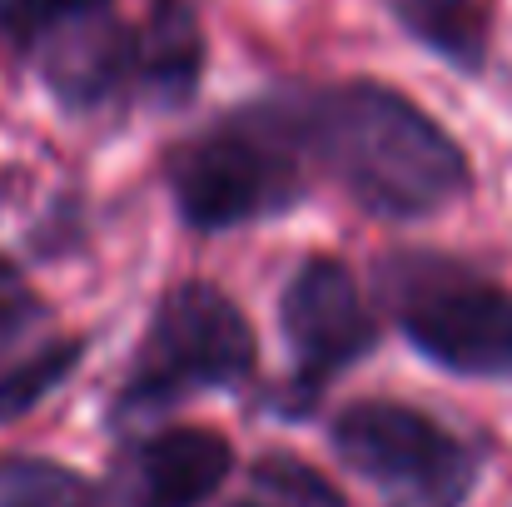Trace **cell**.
Masks as SVG:
<instances>
[{
    "label": "cell",
    "instance_id": "obj_14",
    "mask_svg": "<svg viewBox=\"0 0 512 507\" xmlns=\"http://www.w3.org/2000/svg\"><path fill=\"white\" fill-rule=\"evenodd\" d=\"M249 483L279 507H348L339 488L329 483V473H319L314 463H304L299 453H264L249 468Z\"/></svg>",
    "mask_w": 512,
    "mask_h": 507
},
{
    "label": "cell",
    "instance_id": "obj_5",
    "mask_svg": "<svg viewBox=\"0 0 512 507\" xmlns=\"http://www.w3.org/2000/svg\"><path fill=\"white\" fill-rule=\"evenodd\" d=\"M329 448L383 507H463L483 478V448L403 398H353L329 418Z\"/></svg>",
    "mask_w": 512,
    "mask_h": 507
},
{
    "label": "cell",
    "instance_id": "obj_12",
    "mask_svg": "<svg viewBox=\"0 0 512 507\" xmlns=\"http://www.w3.org/2000/svg\"><path fill=\"white\" fill-rule=\"evenodd\" d=\"M100 493L85 473L35 453H0V507H95Z\"/></svg>",
    "mask_w": 512,
    "mask_h": 507
},
{
    "label": "cell",
    "instance_id": "obj_8",
    "mask_svg": "<svg viewBox=\"0 0 512 507\" xmlns=\"http://www.w3.org/2000/svg\"><path fill=\"white\" fill-rule=\"evenodd\" d=\"M234 473V443L219 428L179 423L130 438L115 458L120 507H204Z\"/></svg>",
    "mask_w": 512,
    "mask_h": 507
},
{
    "label": "cell",
    "instance_id": "obj_1",
    "mask_svg": "<svg viewBox=\"0 0 512 507\" xmlns=\"http://www.w3.org/2000/svg\"><path fill=\"white\" fill-rule=\"evenodd\" d=\"M264 90L314 179H329L378 224H428L458 209L478 184L468 145L423 100L388 80L294 75Z\"/></svg>",
    "mask_w": 512,
    "mask_h": 507
},
{
    "label": "cell",
    "instance_id": "obj_4",
    "mask_svg": "<svg viewBox=\"0 0 512 507\" xmlns=\"http://www.w3.org/2000/svg\"><path fill=\"white\" fill-rule=\"evenodd\" d=\"M259 368V334L244 304L214 279H174L155 294L135 358L110 398V418H150L199 393L244 388Z\"/></svg>",
    "mask_w": 512,
    "mask_h": 507
},
{
    "label": "cell",
    "instance_id": "obj_9",
    "mask_svg": "<svg viewBox=\"0 0 512 507\" xmlns=\"http://www.w3.org/2000/svg\"><path fill=\"white\" fill-rule=\"evenodd\" d=\"M388 25L463 80H483L498 40V0H378Z\"/></svg>",
    "mask_w": 512,
    "mask_h": 507
},
{
    "label": "cell",
    "instance_id": "obj_7",
    "mask_svg": "<svg viewBox=\"0 0 512 507\" xmlns=\"http://www.w3.org/2000/svg\"><path fill=\"white\" fill-rule=\"evenodd\" d=\"M125 25L120 0H0V55L50 90L105 55Z\"/></svg>",
    "mask_w": 512,
    "mask_h": 507
},
{
    "label": "cell",
    "instance_id": "obj_3",
    "mask_svg": "<svg viewBox=\"0 0 512 507\" xmlns=\"http://www.w3.org/2000/svg\"><path fill=\"white\" fill-rule=\"evenodd\" d=\"M373 289L408 348L453 378H512V284L448 249H388Z\"/></svg>",
    "mask_w": 512,
    "mask_h": 507
},
{
    "label": "cell",
    "instance_id": "obj_15",
    "mask_svg": "<svg viewBox=\"0 0 512 507\" xmlns=\"http://www.w3.org/2000/svg\"><path fill=\"white\" fill-rule=\"evenodd\" d=\"M234 507H264V503H234Z\"/></svg>",
    "mask_w": 512,
    "mask_h": 507
},
{
    "label": "cell",
    "instance_id": "obj_13",
    "mask_svg": "<svg viewBox=\"0 0 512 507\" xmlns=\"http://www.w3.org/2000/svg\"><path fill=\"white\" fill-rule=\"evenodd\" d=\"M50 334H60L55 304L25 279V269L10 254H0V368L30 353L35 343H45Z\"/></svg>",
    "mask_w": 512,
    "mask_h": 507
},
{
    "label": "cell",
    "instance_id": "obj_11",
    "mask_svg": "<svg viewBox=\"0 0 512 507\" xmlns=\"http://www.w3.org/2000/svg\"><path fill=\"white\" fill-rule=\"evenodd\" d=\"M85 348H90L85 334H50L30 353H20L15 363H5L0 368V423H15L35 413L50 393H60L85 363Z\"/></svg>",
    "mask_w": 512,
    "mask_h": 507
},
{
    "label": "cell",
    "instance_id": "obj_6",
    "mask_svg": "<svg viewBox=\"0 0 512 507\" xmlns=\"http://www.w3.org/2000/svg\"><path fill=\"white\" fill-rule=\"evenodd\" d=\"M279 334L289 348V383L279 418H309L324 388L378 353L383 324L343 254H304L279 284Z\"/></svg>",
    "mask_w": 512,
    "mask_h": 507
},
{
    "label": "cell",
    "instance_id": "obj_10",
    "mask_svg": "<svg viewBox=\"0 0 512 507\" xmlns=\"http://www.w3.org/2000/svg\"><path fill=\"white\" fill-rule=\"evenodd\" d=\"M145 65H150V115H184L209 75V30L194 0H150L140 10Z\"/></svg>",
    "mask_w": 512,
    "mask_h": 507
},
{
    "label": "cell",
    "instance_id": "obj_2",
    "mask_svg": "<svg viewBox=\"0 0 512 507\" xmlns=\"http://www.w3.org/2000/svg\"><path fill=\"white\" fill-rule=\"evenodd\" d=\"M174 219L194 234H234L289 219L314 194V169L289 140L269 90H254L160 150Z\"/></svg>",
    "mask_w": 512,
    "mask_h": 507
}]
</instances>
